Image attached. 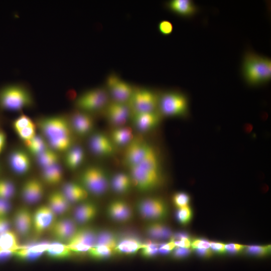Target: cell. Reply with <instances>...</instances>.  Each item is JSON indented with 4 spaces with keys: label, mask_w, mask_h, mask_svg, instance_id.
<instances>
[{
    "label": "cell",
    "mask_w": 271,
    "mask_h": 271,
    "mask_svg": "<svg viewBox=\"0 0 271 271\" xmlns=\"http://www.w3.org/2000/svg\"><path fill=\"white\" fill-rule=\"evenodd\" d=\"M129 169L132 184L140 191L152 190L161 183L159 159L152 147L140 163Z\"/></svg>",
    "instance_id": "6da1fadb"
},
{
    "label": "cell",
    "mask_w": 271,
    "mask_h": 271,
    "mask_svg": "<svg viewBox=\"0 0 271 271\" xmlns=\"http://www.w3.org/2000/svg\"><path fill=\"white\" fill-rule=\"evenodd\" d=\"M242 74L245 82L250 86H258L271 79V59L247 51L244 55Z\"/></svg>",
    "instance_id": "7a4b0ae2"
},
{
    "label": "cell",
    "mask_w": 271,
    "mask_h": 271,
    "mask_svg": "<svg viewBox=\"0 0 271 271\" xmlns=\"http://www.w3.org/2000/svg\"><path fill=\"white\" fill-rule=\"evenodd\" d=\"M34 99L30 90L22 84H13L0 89V108L19 111L33 105Z\"/></svg>",
    "instance_id": "3957f363"
},
{
    "label": "cell",
    "mask_w": 271,
    "mask_h": 271,
    "mask_svg": "<svg viewBox=\"0 0 271 271\" xmlns=\"http://www.w3.org/2000/svg\"><path fill=\"white\" fill-rule=\"evenodd\" d=\"M158 108L161 114L165 116H185L189 111V102L184 93L169 91L159 96Z\"/></svg>",
    "instance_id": "277c9868"
},
{
    "label": "cell",
    "mask_w": 271,
    "mask_h": 271,
    "mask_svg": "<svg viewBox=\"0 0 271 271\" xmlns=\"http://www.w3.org/2000/svg\"><path fill=\"white\" fill-rule=\"evenodd\" d=\"M38 125L47 141L64 138H72L70 124L64 116L43 117L38 120Z\"/></svg>",
    "instance_id": "5b68a950"
},
{
    "label": "cell",
    "mask_w": 271,
    "mask_h": 271,
    "mask_svg": "<svg viewBox=\"0 0 271 271\" xmlns=\"http://www.w3.org/2000/svg\"><path fill=\"white\" fill-rule=\"evenodd\" d=\"M81 181L82 186L88 192L97 196L106 193L110 185L106 173L96 166L85 169L81 175Z\"/></svg>",
    "instance_id": "8992f818"
},
{
    "label": "cell",
    "mask_w": 271,
    "mask_h": 271,
    "mask_svg": "<svg viewBox=\"0 0 271 271\" xmlns=\"http://www.w3.org/2000/svg\"><path fill=\"white\" fill-rule=\"evenodd\" d=\"M109 95L106 89L98 87L80 95L75 101L76 106L83 111H93L105 107L109 103Z\"/></svg>",
    "instance_id": "52a82bcc"
},
{
    "label": "cell",
    "mask_w": 271,
    "mask_h": 271,
    "mask_svg": "<svg viewBox=\"0 0 271 271\" xmlns=\"http://www.w3.org/2000/svg\"><path fill=\"white\" fill-rule=\"evenodd\" d=\"M159 96L154 91L146 88L134 90L127 101L132 113L157 110Z\"/></svg>",
    "instance_id": "ba28073f"
},
{
    "label": "cell",
    "mask_w": 271,
    "mask_h": 271,
    "mask_svg": "<svg viewBox=\"0 0 271 271\" xmlns=\"http://www.w3.org/2000/svg\"><path fill=\"white\" fill-rule=\"evenodd\" d=\"M140 215L150 220H159L168 214V207L165 202L158 197H148L141 200L137 204Z\"/></svg>",
    "instance_id": "9c48e42d"
},
{
    "label": "cell",
    "mask_w": 271,
    "mask_h": 271,
    "mask_svg": "<svg viewBox=\"0 0 271 271\" xmlns=\"http://www.w3.org/2000/svg\"><path fill=\"white\" fill-rule=\"evenodd\" d=\"M96 235L95 232L91 228L77 229L66 245L73 252H88L94 245Z\"/></svg>",
    "instance_id": "30bf717a"
},
{
    "label": "cell",
    "mask_w": 271,
    "mask_h": 271,
    "mask_svg": "<svg viewBox=\"0 0 271 271\" xmlns=\"http://www.w3.org/2000/svg\"><path fill=\"white\" fill-rule=\"evenodd\" d=\"M107 91L113 101L127 102L134 88L128 83L122 80L115 74L109 75L107 79Z\"/></svg>",
    "instance_id": "8fae6325"
},
{
    "label": "cell",
    "mask_w": 271,
    "mask_h": 271,
    "mask_svg": "<svg viewBox=\"0 0 271 271\" xmlns=\"http://www.w3.org/2000/svg\"><path fill=\"white\" fill-rule=\"evenodd\" d=\"M126 146L124 160L129 168L140 163L152 147L143 140L137 138H133Z\"/></svg>",
    "instance_id": "7c38bea8"
},
{
    "label": "cell",
    "mask_w": 271,
    "mask_h": 271,
    "mask_svg": "<svg viewBox=\"0 0 271 271\" xmlns=\"http://www.w3.org/2000/svg\"><path fill=\"white\" fill-rule=\"evenodd\" d=\"M131 110L127 102L112 101L105 107L108 120L116 126H122L131 115Z\"/></svg>",
    "instance_id": "4fadbf2b"
},
{
    "label": "cell",
    "mask_w": 271,
    "mask_h": 271,
    "mask_svg": "<svg viewBox=\"0 0 271 271\" xmlns=\"http://www.w3.org/2000/svg\"><path fill=\"white\" fill-rule=\"evenodd\" d=\"M133 125L140 131L147 132L153 129L159 123L161 114L158 110L151 112L132 113Z\"/></svg>",
    "instance_id": "5bb4252c"
},
{
    "label": "cell",
    "mask_w": 271,
    "mask_h": 271,
    "mask_svg": "<svg viewBox=\"0 0 271 271\" xmlns=\"http://www.w3.org/2000/svg\"><path fill=\"white\" fill-rule=\"evenodd\" d=\"M56 214L48 205L39 207L32 216L33 226L37 235L41 234L53 224Z\"/></svg>",
    "instance_id": "9a60e30c"
},
{
    "label": "cell",
    "mask_w": 271,
    "mask_h": 271,
    "mask_svg": "<svg viewBox=\"0 0 271 271\" xmlns=\"http://www.w3.org/2000/svg\"><path fill=\"white\" fill-rule=\"evenodd\" d=\"M89 145L91 151L98 156H111L115 151L114 145L111 140L102 133H95L91 136Z\"/></svg>",
    "instance_id": "2e32d148"
},
{
    "label": "cell",
    "mask_w": 271,
    "mask_h": 271,
    "mask_svg": "<svg viewBox=\"0 0 271 271\" xmlns=\"http://www.w3.org/2000/svg\"><path fill=\"white\" fill-rule=\"evenodd\" d=\"M51 229L55 238L67 242L74 234L77 228L73 220L65 218L53 223Z\"/></svg>",
    "instance_id": "e0dca14e"
},
{
    "label": "cell",
    "mask_w": 271,
    "mask_h": 271,
    "mask_svg": "<svg viewBox=\"0 0 271 271\" xmlns=\"http://www.w3.org/2000/svg\"><path fill=\"white\" fill-rule=\"evenodd\" d=\"M70 126L75 132L80 136L88 134L93 127V120L86 112L76 111L73 113L70 120Z\"/></svg>",
    "instance_id": "ac0fdd59"
},
{
    "label": "cell",
    "mask_w": 271,
    "mask_h": 271,
    "mask_svg": "<svg viewBox=\"0 0 271 271\" xmlns=\"http://www.w3.org/2000/svg\"><path fill=\"white\" fill-rule=\"evenodd\" d=\"M9 163L11 168L20 175L27 173L31 167V162L28 154L21 150L13 151L9 156Z\"/></svg>",
    "instance_id": "d6986e66"
},
{
    "label": "cell",
    "mask_w": 271,
    "mask_h": 271,
    "mask_svg": "<svg viewBox=\"0 0 271 271\" xmlns=\"http://www.w3.org/2000/svg\"><path fill=\"white\" fill-rule=\"evenodd\" d=\"M43 193L42 184L36 179L28 180L22 188V197L25 201L29 204L39 201L42 198Z\"/></svg>",
    "instance_id": "ffe728a7"
},
{
    "label": "cell",
    "mask_w": 271,
    "mask_h": 271,
    "mask_svg": "<svg viewBox=\"0 0 271 271\" xmlns=\"http://www.w3.org/2000/svg\"><path fill=\"white\" fill-rule=\"evenodd\" d=\"M107 213L113 220L118 222H126L130 220L132 212L130 206L122 200L112 201L108 206Z\"/></svg>",
    "instance_id": "44dd1931"
},
{
    "label": "cell",
    "mask_w": 271,
    "mask_h": 271,
    "mask_svg": "<svg viewBox=\"0 0 271 271\" xmlns=\"http://www.w3.org/2000/svg\"><path fill=\"white\" fill-rule=\"evenodd\" d=\"M166 7L171 12L185 18L193 17L199 11L191 0H171L167 3Z\"/></svg>",
    "instance_id": "7402d4cb"
},
{
    "label": "cell",
    "mask_w": 271,
    "mask_h": 271,
    "mask_svg": "<svg viewBox=\"0 0 271 271\" xmlns=\"http://www.w3.org/2000/svg\"><path fill=\"white\" fill-rule=\"evenodd\" d=\"M14 225L17 233L22 235H27L32 226V216L26 208H21L16 213L14 216Z\"/></svg>",
    "instance_id": "603a6c76"
},
{
    "label": "cell",
    "mask_w": 271,
    "mask_h": 271,
    "mask_svg": "<svg viewBox=\"0 0 271 271\" xmlns=\"http://www.w3.org/2000/svg\"><path fill=\"white\" fill-rule=\"evenodd\" d=\"M50 243L44 242L22 247L16 251L14 254L24 260H34L46 252Z\"/></svg>",
    "instance_id": "cb8c5ba5"
},
{
    "label": "cell",
    "mask_w": 271,
    "mask_h": 271,
    "mask_svg": "<svg viewBox=\"0 0 271 271\" xmlns=\"http://www.w3.org/2000/svg\"><path fill=\"white\" fill-rule=\"evenodd\" d=\"M61 192L70 203L84 200L88 197V192L82 186L72 182L64 184Z\"/></svg>",
    "instance_id": "d4e9b609"
},
{
    "label": "cell",
    "mask_w": 271,
    "mask_h": 271,
    "mask_svg": "<svg viewBox=\"0 0 271 271\" xmlns=\"http://www.w3.org/2000/svg\"><path fill=\"white\" fill-rule=\"evenodd\" d=\"M143 245V243L134 237H126L118 241L114 252L126 255L133 254L141 249Z\"/></svg>",
    "instance_id": "484cf974"
},
{
    "label": "cell",
    "mask_w": 271,
    "mask_h": 271,
    "mask_svg": "<svg viewBox=\"0 0 271 271\" xmlns=\"http://www.w3.org/2000/svg\"><path fill=\"white\" fill-rule=\"evenodd\" d=\"M48 206L55 214H62L70 209V203L62 192L55 191L50 195Z\"/></svg>",
    "instance_id": "4316f807"
},
{
    "label": "cell",
    "mask_w": 271,
    "mask_h": 271,
    "mask_svg": "<svg viewBox=\"0 0 271 271\" xmlns=\"http://www.w3.org/2000/svg\"><path fill=\"white\" fill-rule=\"evenodd\" d=\"M97 212V208L94 204L86 202L79 205L75 209L74 216L77 222L84 224L94 218Z\"/></svg>",
    "instance_id": "83f0119b"
},
{
    "label": "cell",
    "mask_w": 271,
    "mask_h": 271,
    "mask_svg": "<svg viewBox=\"0 0 271 271\" xmlns=\"http://www.w3.org/2000/svg\"><path fill=\"white\" fill-rule=\"evenodd\" d=\"M146 232L149 236L155 239H170L173 235L170 228L159 222L149 224L146 228Z\"/></svg>",
    "instance_id": "f1b7e54d"
},
{
    "label": "cell",
    "mask_w": 271,
    "mask_h": 271,
    "mask_svg": "<svg viewBox=\"0 0 271 271\" xmlns=\"http://www.w3.org/2000/svg\"><path fill=\"white\" fill-rule=\"evenodd\" d=\"M84 158V152L79 146L71 147L67 151L65 163L71 170L77 169L82 164Z\"/></svg>",
    "instance_id": "f546056e"
},
{
    "label": "cell",
    "mask_w": 271,
    "mask_h": 271,
    "mask_svg": "<svg viewBox=\"0 0 271 271\" xmlns=\"http://www.w3.org/2000/svg\"><path fill=\"white\" fill-rule=\"evenodd\" d=\"M63 176L62 169L58 163L42 169V179L49 185L58 184L62 181Z\"/></svg>",
    "instance_id": "4dcf8cb0"
},
{
    "label": "cell",
    "mask_w": 271,
    "mask_h": 271,
    "mask_svg": "<svg viewBox=\"0 0 271 271\" xmlns=\"http://www.w3.org/2000/svg\"><path fill=\"white\" fill-rule=\"evenodd\" d=\"M113 190L118 193L123 194L127 192L133 185L130 175L123 173L115 174L110 183Z\"/></svg>",
    "instance_id": "1f68e13d"
},
{
    "label": "cell",
    "mask_w": 271,
    "mask_h": 271,
    "mask_svg": "<svg viewBox=\"0 0 271 271\" xmlns=\"http://www.w3.org/2000/svg\"><path fill=\"white\" fill-rule=\"evenodd\" d=\"M114 145H127L133 138L132 129L128 126H120L113 129L111 134Z\"/></svg>",
    "instance_id": "d6a6232c"
},
{
    "label": "cell",
    "mask_w": 271,
    "mask_h": 271,
    "mask_svg": "<svg viewBox=\"0 0 271 271\" xmlns=\"http://www.w3.org/2000/svg\"><path fill=\"white\" fill-rule=\"evenodd\" d=\"M46 252L51 257L61 259L70 256L73 252L66 244L60 242H53L50 243Z\"/></svg>",
    "instance_id": "836d02e7"
},
{
    "label": "cell",
    "mask_w": 271,
    "mask_h": 271,
    "mask_svg": "<svg viewBox=\"0 0 271 271\" xmlns=\"http://www.w3.org/2000/svg\"><path fill=\"white\" fill-rule=\"evenodd\" d=\"M22 246H20L17 234L9 230L0 234V248L16 251Z\"/></svg>",
    "instance_id": "e575fe53"
},
{
    "label": "cell",
    "mask_w": 271,
    "mask_h": 271,
    "mask_svg": "<svg viewBox=\"0 0 271 271\" xmlns=\"http://www.w3.org/2000/svg\"><path fill=\"white\" fill-rule=\"evenodd\" d=\"M24 144L30 153L35 157L48 148L44 139L39 135H35L31 139L25 141Z\"/></svg>",
    "instance_id": "d590c367"
},
{
    "label": "cell",
    "mask_w": 271,
    "mask_h": 271,
    "mask_svg": "<svg viewBox=\"0 0 271 271\" xmlns=\"http://www.w3.org/2000/svg\"><path fill=\"white\" fill-rule=\"evenodd\" d=\"M36 158L38 165L42 169L58 164L59 160L56 152L48 148Z\"/></svg>",
    "instance_id": "8d00e7d4"
},
{
    "label": "cell",
    "mask_w": 271,
    "mask_h": 271,
    "mask_svg": "<svg viewBox=\"0 0 271 271\" xmlns=\"http://www.w3.org/2000/svg\"><path fill=\"white\" fill-rule=\"evenodd\" d=\"M115 234L107 230L102 231L97 234L95 245H103L110 247L114 251L118 243Z\"/></svg>",
    "instance_id": "74e56055"
},
{
    "label": "cell",
    "mask_w": 271,
    "mask_h": 271,
    "mask_svg": "<svg viewBox=\"0 0 271 271\" xmlns=\"http://www.w3.org/2000/svg\"><path fill=\"white\" fill-rule=\"evenodd\" d=\"M114 252L113 249L103 245H95L88 251L90 256L97 259L108 258Z\"/></svg>",
    "instance_id": "f35d334b"
},
{
    "label": "cell",
    "mask_w": 271,
    "mask_h": 271,
    "mask_svg": "<svg viewBox=\"0 0 271 271\" xmlns=\"http://www.w3.org/2000/svg\"><path fill=\"white\" fill-rule=\"evenodd\" d=\"M14 184L9 180H0V198L9 199L15 194Z\"/></svg>",
    "instance_id": "ab89813d"
},
{
    "label": "cell",
    "mask_w": 271,
    "mask_h": 271,
    "mask_svg": "<svg viewBox=\"0 0 271 271\" xmlns=\"http://www.w3.org/2000/svg\"><path fill=\"white\" fill-rule=\"evenodd\" d=\"M192 210L189 205L178 208L176 213L177 220L182 225L188 224L192 219Z\"/></svg>",
    "instance_id": "60d3db41"
},
{
    "label": "cell",
    "mask_w": 271,
    "mask_h": 271,
    "mask_svg": "<svg viewBox=\"0 0 271 271\" xmlns=\"http://www.w3.org/2000/svg\"><path fill=\"white\" fill-rule=\"evenodd\" d=\"M244 249L249 254L257 256H263L269 253L270 250V245H249L246 246Z\"/></svg>",
    "instance_id": "b9f144b4"
},
{
    "label": "cell",
    "mask_w": 271,
    "mask_h": 271,
    "mask_svg": "<svg viewBox=\"0 0 271 271\" xmlns=\"http://www.w3.org/2000/svg\"><path fill=\"white\" fill-rule=\"evenodd\" d=\"M159 245L160 244L154 242L143 243L141 249L142 254L146 257L155 256L159 253Z\"/></svg>",
    "instance_id": "7bdbcfd3"
},
{
    "label": "cell",
    "mask_w": 271,
    "mask_h": 271,
    "mask_svg": "<svg viewBox=\"0 0 271 271\" xmlns=\"http://www.w3.org/2000/svg\"><path fill=\"white\" fill-rule=\"evenodd\" d=\"M173 202L176 207L180 208L188 206L190 196L185 192H178L173 196Z\"/></svg>",
    "instance_id": "ee69618b"
},
{
    "label": "cell",
    "mask_w": 271,
    "mask_h": 271,
    "mask_svg": "<svg viewBox=\"0 0 271 271\" xmlns=\"http://www.w3.org/2000/svg\"><path fill=\"white\" fill-rule=\"evenodd\" d=\"M34 124L32 119L27 115L22 114L13 122V127L16 131L24 127Z\"/></svg>",
    "instance_id": "f6af8a7d"
},
{
    "label": "cell",
    "mask_w": 271,
    "mask_h": 271,
    "mask_svg": "<svg viewBox=\"0 0 271 271\" xmlns=\"http://www.w3.org/2000/svg\"><path fill=\"white\" fill-rule=\"evenodd\" d=\"M19 137L24 142L29 140L36 135L35 124L16 131Z\"/></svg>",
    "instance_id": "bcb514c9"
},
{
    "label": "cell",
    "mask_w": 271,
    "mask_h": 271,
    "mask_svg": "<svg viewBox=\"0 0 271 271\" xmlns=\"http://www.w3.org/2000/svg\"><path fill=\"white\" fill-rule=\"evenodd\" d=\"M158 29L162 34L169 35L173 32V25L171 22L167 20H163L159 23Z\"/></svg>",
    "instance_id": "7dc6e473"
},
{
    "label": "cell",
    "mask_w": 271,
    "mask_h": 271,
    "mask_svg": "<svg viewBox=\"0 0 271 271\" xmlns=\"http://www.w3.org/2000/svg\"><path fill=\"white\" fill-rule=\"evenodd\" d=\"M191 246L194 249L210 248V241L203 238H196L191 241Z\"/></svg>",
    "instance_id": "c3c4849f"
},
{
    "label": "cell",
    "mask_w": 271,
    "mask_h": 271,
    "mask_svg": "<svg viewBox=\"0 0 271 271\" xmlns=\"http://www.w3.org/2000/svg\"><path fill=\"white\" fill-rule=\"evenodd\" d=\"M191 252L190 248L175 247L173 250L172 255L176 258H182L189 256Z\"/></svg>",
    "instance_id": "681fc988"
},
{
    "label": "cell",
    "mask_w": 271,
    "mask_h": 271,
    "mask_svg": "<svg viewBox=\"0 0 271 271\" xmlns=\"http://www.w3.org/2000/svg\"><path fill=\"white\" fill-rule=\"evenodd\" d=\"M175 247V244L172 240H170L169 242L163 244H160L159 253L162 254H167L173 251Z\"/></svg>",
    "instance_id": "f907efd6"
},
{
    "label": "cell",
    "mask_w": 271,
    "mask_h": 271,
    "mask_svg": "<svg viewBox=\"0 0 271 271\" xmlns=\"http://www.w3.org/2000/svg\"><path fill=\"white\" fill-rule=\"evenodd\" d=\"M245 247L246 245L233 243L227 244L225 245L226 251L232 254L240 252L245 249Z\"/></svg>",
    "instance_id": "816d5d0a"
},
{
    "label": "cell",
    "mask_w": 271,
    "mask_h": 271,
    "mask_svg": "<svg viewBox=\"0 0 271 271\" xmlns=\"http://www.w3.org/2000/svg\"><path fill=\"white\" fill-rule=\"evenodd\" d=\"M11 208V205L8 200L0 198V217H5Z\"/></svg>",
    "instance_id": "f5cc1de1"
},
{
    "label": "cell",
    "mask_w": 271,
    "mask_h": 271,
    "mask_svg": "<svg viewBox=\"0 0 271 271\" xmlns=\"http://www.w3.org/2000/svg\"><path fill=\"white\" fill-rule=\"evenodd\" d=\"M225 245V244L220 242L210 241V247L213 251L218 253L222 254L226 252Z\"/></svg>",
    "instance_id": "db71d44e"
},
{
    "label": "cell",
    "mask_w": 271,
    "mask_h": 271,
    "mask_svg": "<svg viewBox=\"0 0 271 271\" xmlns=\"http://www.w3.org/2000/svg\"><path fill=\"white\" fill-rule=\"evenodd\" d=\"M11 224L5 217H0V234L10 230Z\"/></svg>",
    "instance_id": "11a10c76"
},
{
    "label": "cell",
    "mask_w": 271,
    "mask_h": 271,
    "mask_svg": "<svg viewBox=\"0 0 271 271\" xmlns=\"http://www.w3.org/2000/svg\"><path fill=\"white\" fill-rule=\"evenodd\" d=\"M16 251L7 250L0 248V260H5L13 254H14Z\"/></svg>",
    "instance_id": "9f6ffc18"
},
{
    "label": "cell",
    "mask_w": 271,
    "mask_h": 271,
    "mask_svg": "<svg viewBox=\"0 0 271 271\" xmlns=\"http://www.w3.org/2000/svg\"><path fill=\"white\" fill-rule=\"evenodd\" d=\"M197 253L200 256L208 257L212 255V251L210 248L195 249Z\"/></svg>",
    "instance_id": "6f0895ef"
},
{
    "label": "cell",
    "mask_w": 271,
    "mask_h": 271,
    "mask_svg": "<svg viewBox=\"0 0 271 271\" xmlns=\"http://www.w3.org/2000/svg\"><path fill=\"white\" fill-rule=\"evenodd\" d=\"M6 143V135L4 131L0 129V153L3 150Z\"/></svg>",
    "instance_id": "680465c9"
}]
</instances>
